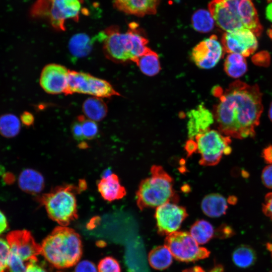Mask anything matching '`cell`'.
<instances>
[{"label": "cell", "mask_w": 272, "mask_h": 272, "mask_svg": "<svg viewBox=\"0 0 272 272\" xmlns=\"http://www.w3.org/2000/svg\"><path fill=\"white\" fill-rule=\"evenodd\" d=\"M212 92L219 100L213 114L219 131L238 139L254 137L263 111L258 85L236 80L225 90L218 86Z\"/></svg>", "instance_id": "obj_1"}, {"label": "cell", "mask_w": 272, "mask_h": 272, "mask_svg": "<svg viewBox=\"0 0 272 272\" xmlns=\"http://www.w3.org/2000/svg\"><path fill=\"white\" fill-rule=\"evenodd\" d=\"M209 11L225 32L247 29L259 36L262 31L252 0H211Z\"/></svg>", "instance_id": "obj_2"}, {"label": "cell", "mask_w": 272, "mask_h": 272, "mask_svg": "<svg viewBox=\"0 0 272 272\" xmlns=\"http://www.w3.org/2000/svg\"><path fill=\"white\" fill-rule=\"evenodd\" d=\"M41 254L57 268L72 267L78 262L82 255L80 236L74 229L57 226L42 242Z\"/></svg>", "instance_id": "obj_3"}, {"label": "cell", "mask_w": 272, "mask_h": 272, "mask_svg": "<svg viewBox=\"0 0 272 272\" xmlns=\"http://www.w3.org/2000/svg\"><path fill=\"white\" fill-rule=\"evenodd\" d=\"M103 33L104 53L107 57L115 62H132L149 48L148 39L134 23L130 24L125 33L120 32L116 26L108 27Z\"/></svg>", "instance_id": "obj_4"}, {"label": "cell", "mask_w": 272, "mask_h": 272, "mask_svg": "<svg viewBox=\"0 0 272 272\" xmlns=\"http://www.w3.org/2000/svg\"><path fill=\"white\" fill-rule=\"evenodd\" d=\"M83 182L78 186L73 184L58 186L38 197L50 219L61 226L66 227L78 218L76 195L86 188V183Z\"/></svg>", "instance_id": "obj_5"}, {"label": "cell", "mask_w": 272, "mask_h": 272, "mask_svg": "<svg viewBox=\"0 0 272 272\" xmlns=\"http://www.w3.org/2000/svg\"><path fill=\"white\" fill-rule=\"evenodd\" d=\"M173 186V178L162 166H152L151 176L141 181L136 192L138 208L143 210L157 208L167 202H178Z\"/></svg>", "instance_id": "obj_6"}, {"label": "cell", "mask_w": 272, "mask_h": 272, "mask_svg": "<svg viewBox=\"0 0 272 272\" xmlns=\"http://www.w3.org/2000/svg\"><path fill=\"white\" fill-rule=\"evenodd\" d=\"M10 247L9 272H24L27 264L38 260L37 256L41 254V246L27 230H15L7 236Z\"/></svg>", "instance_id": "obj_7"}, {"label": "cell", "mask_w": 272, "mask_h": 272, "mask_svg": "<svg viewBox=\"0 0 272 272\" xmlns=\"http://www.w3.org/2000/svg\"><path fill=\"white\" fill-rule=\"evenodd\" d=\"M81 11L79 0H36L30 14L35 18H46L55 29L63 31L65 21H78Z\"/></svg>", "instance_id": "obj_8"}, {"label": "cell", "mask_w": 272, "mask_h": 272, "mask_svg": "<svg viewBox=\"0 0 272 272\" xmlns=\"http://www.w3.org/2000/svg\"><path fill=\"white\" fill-rule=\"evenodd\" d=\"M197 151L200 154L199 164L203 166L218 164L222 156L231 153L230 137L223 135L216 130H211L199 134L195 137Z\"/></svg>", "instance_id": "obj_9"}, {"label": "cell", "mask_w": 272, "mask_h": 272, "mask_svg": "<svg viewBox=\"0 0 272 272\" xmlns=\"http://www.w3.org/2000/svg\"><path fill=\"white\" fill-rule=\"evenodd\" d=\"M165 245L171 251L176 259L191 262L208 257L210 253L206 248L198 246V244L190 233L176 231L166 237Z\"/></svg>", "instance_id": "obj_10"}, {"label": "cell", "mask_w": 272, "mask_h": 272, "mask_svg": "<svg viewBox=\"0 0 272 272\" xmlns=\"http://www.w3.org/2000/svg\"><path fill=\"white\" fill-rule=\"evenodd\" d=\"M256 36L251 30L242 29L225 32L222 38L224 51L228 53H237L249 56L257 49Z\"/></svg>", "instance_id": "obj_11"}, {"label": "cell", "mask_w": 272, "mask_h": 272, "mask_svg": "<svg viewBox=\"0 0 272 272\" xmlns=\"http://www.w3.org/2000/svg\"><path fill=\"white\" fill-rule=\"evenodd\" d=\"M222 44L217 36L211 35L196 45L191 53V58L197 66L202 69L214 67L223 53Z\"/></svg>", "instance_id": "obj_12"}, {"label": "cell", "mask_w": 272, "mask_h": 272, "mask_svg": "<svg viewBox=\"0 0 272 272\" xmlns=\"http://www.w3.org/2000/svg\"><path fill=\"white\" fill-rule=\"evenodd\" d=\"M155 216L159 233L168 235L180 228L188 214L184 207L169 202L156 208Z\"/></svg>", "instance_id": "obj_13"}, {"label": "cell", "mask_w": 272, "mask_h": 272, "mask_svg": "<svg viewBox=\"0 0 272 272\" xmlns=\"http://www.w3.org/2000/svg\"><path fill=\"white\" fill-rule=\"evenodd\" d=\"M74 91L98 98L120 95L107 81L84 72L79 73L75 78Z\"/></svg>", "instance_id": "obj_14"}, {"label": "cell", "mask_w": 272, "mask_h": 272, "mask_svg": "<svg viewBox=\"0 0 272 272\" xmlns=\"http://www.w3.org/2000/svg\"><path fill=\"white\" fill-rule=\"evenodd\" d=\"M69 71L67 68L60 64L46 65L40 75L41 87L49 94H64L67 86Z\"/></svg>", "instance_id": "obj_15"}, {"label": "cell", "mask_w": 272, "mask_h": 272, "mask_svg": "<svg viewBox=\"0 0 272 272\" xmlns=\"http://www.w3.org/2000/svg\"><path fill=\"white\" fill-rule=\"evenodd\" d=\"M188 135L189 139L210 129L211 125L214 122L213 114L203 104L199 105L195 108L187 113Z\"/></svg>", "instance_id": "obj_16"}, {"label": "cell", "mask_w": 272, "mask_h": 272, "mask_svg": "<svg viewBox=\"0 0 272 272\" xmlns=\"http://www.w3.org/2000/svg\"><path fill=\"white\" fill-rule=\"evenodd\" d=\"M159 3V0H113L118 10L137 16L155 14Z\"/></svg>", "instance_id": "obj_17"}, {"label": "cell", "mask_w": 272, "mask_h": 272, "mask_svg": "<svg viewBox=\"0 0 272 272\" xmlns=\"http://www.w3.org/2000/svg\"><path fill=\"white\" fill-rule=\"evenodd\" d=\"M97 188L102 197L108 201L121 199L126 194V190L121 185L118 177L114 173L102 177L97 183Z\"/></svg>", "instance_id": "obj_18"}, {"label": "cell", "mask_w": 272, "mask_h": 272, "mask_svg": "<svg viewBox=\"0 0 272 272\" xmlns=\"http://www.w3.org/2000/svg\"><path fill=\"white\" fill-rule=\"evenodd\" d=\"M18 185L23 191L31 194L40 193L45 186L44 178L38 171L30 168L23 170L18 178Z\"/></svg>", "instance_id": "obj_19"}, {"label": "cell", "mask_w": 272, "mask_h": 272, "mask_svg": "<svg viewBox=\"0 0 272 272\" xmlns=\"http://www.w3.org/2000/svg\"><path fill=\"white\" fill-rule=\"evenodd\" d=\"M201 208L208 216L216 218L225 214L228 205L223 195L219 193H211L203 197L201 202Z\"/></svg>", "instance_id": "obj_20"}, {"label": "cell", "mask_w": 272, "mask_h": 272, "mask_svg": "<svg viewBox=\"0 0 272 272\" xmlns=\"http://www.w3.org/2000/svg\"><path fill=\"white\" fill-rule=\"evenodd\" d=\"M96 40H98L97 35L91 38L85 33L76 34L69 41V51L76 58L85 57L90 53Z\"/></svg>", "instance_id": "obj_21"}, {"label": "cell", "mask_w": 272, "mask_h": 272, "mask_svg": "<svg viewBox=\"0 0 272 272\" xmlns=\"http://www.w3.org/2000/svg\"><path fill=\"white\" fill-rule=\"evenodd\" d=\"M140 71L148 76H153L159 73L161 65L158 54L149 47L142 55L135 58L133 61Z\"/></svg>", "instance_id": "obj_22"}, {"label": "cell", "mask_w": 272, "mask_h": 272, "mask_svg": "<svg viewBox=\"0 0 272 272\" xmlns=\"http://www.w3.org/2000/svg\"><path fill=\"white\" fill-rule=\"evenodd\" d=\"M83 111L85 115L95 121H100L106 115L107 107L100 98L92 97L87 99L83 104Z\"/></svg>", "instance_id": "obj_23"}, {"label": "cell", "mask_w": 272, "mask_h": 272, "mask_svg": "<svg viewBox=\"0 0 272 272\" xmlns=\"http://www.w3.org/2000/svg\"><path fill=\"white\" fill-rule=\"evenodd\" d=\"M173 255L169 248L164 246L154 248L148 255L150 265L154 268L162 270L168 267L172 262Z\"/></svg>", "instance_id": "obj_24"}, {"label": "cell", "mask_w": 272, "mask_h": 272, "mask_svg": "<svg viewBox=\"0 0 272 272\" xmlns=\"http://www.w3.org/2000/svg\"><path fill=\"white\" fill-rule=\"evenodd\" d=\"M224 69L226 74L232 78L241 77L247 70L244 56L237 53H229L225 60Z\"/></svg>", "instance_id": "obj_25"}, {"label": "cell", "mask_w": 272, "mask_h": 272, "mask_svg": "<svg viewBox=\"0 0 272 272\" xmlns=\"http://www.w3.org/2000/svg\"><path fill=\"white\" fill-rule=\"evenodd\" d=\"M214 232L213 226L204 220L196 221L190 229V235L200 244L208 242L214 236Z\"/></svg>", "instance_id": "obj_26"}, {"label": "cell", "mask_w": 272, "mask_h": 272, "mask_svg": "<svg viewBox=\"0 0 272 272\" xmlns=\"http://www.w3.org/2000/svg\"><path fill=\"white\" fill-rule=\"evenodd\" d=\"M21 129V120L15 114L7 113L0 116V134L7 138L17 135Z\"/></svg>", "instance_id": "obj_27"}, {"label": "cell", "mask_w": 272, "mask_h": 272, "mask_svg": "<svg viewBox=\"0 0 272 272\" xmlns=\"http://www.w3.org/2000/svg\"><path fill=\"white\" fill-rule=\"evenodd\" d=\"M232 259L238 267L247 268L254 263L256 260V253L249 246L241 245L233 251Z\"/></svg>", "instance_id": "obj_28"}, {"label": "cell", "mask_w": 272, "mask_h": 272, "mask_svg": "<svg viewBox=\"0 0 272 272\" xmlns=\"http://www.w3.org/2000/svg\"><path fill=\"white\" fill-rule=\"evenodd\" d=\"M215 20L209 11L198 10L192 16L191 24L194 29L201 33L211 31L214 26Z\"/></svg>", "instance_id": "obj_29"}, {"label": "cell", "mask_w": 272, "mask_h": 272, "mask_svg": "<svg viewBox=\"0 0 272 272\" xmlns=\"http://www.w3.org/2000/svg\"><path fill=\"white\" fill-rule=\"evenodd\" d=\"M77 119L81 122L85 139L92 140L97 135L99 131L98 127L95 121L87 119L83 115L79 116Z\"/></svg>", "instance_id": "obj_30"}, {"label": "cell", "mask_w": 272, "mask_h": 272, "mask_svg": "<svg viewBox=\"0 0 272 272\" xmlns=\"http://www.w3.org/2000/svg\"><path fill=\"white\" fill-rule=\"evenodd\" d=\"M98 272H121V268L118 261L112 256H106L99 261Z\"/></svg>", "instance_id": "obj_31"}, {"label": "cell", "mask_w": 272, "mask_h": 272, "mask_svg": "<svg viewBox=\"0 0 272 272\" xmlns=\"http://www.w3.org/2000/svg\"><path fill=\"white\" fill-rule=\"evenodd\" d=\"M10 247L7 240L0 238V272H9Z\"/></svg>", "instance_id": "obj_32"}, {"label": "cell", "mask_w": 272, "mask_h": 272, "mask_svg": "<svg viewBox=\"0 0 272 272\" xmlns=\"http://www.w3.org/2000/svg\"><path fill=\"white\" fill-rule=\"evenodd\" d=\"M74 272H98V270L92 262L84 260L77 263Z\"/></svg>", "instance_id": "obj_33"}, {"label": "cell", "mask_w": 272, "mask_h": 272, "mask_svg": "<svg viewBox=\"0 0 272 272\" xmlns=\"http://www.w3.org/2000/svg\"><path fill=\"white\" fill-rule=\"evenodd\" d=\"M261 178L263 185L266 187L272 189V164L263 168Z\"/></svg>", "instance_id": "obj_34"}, {"label": "cell", "mask_w": 272, "mask_h": 272, "mask_svg": "<svg viewBox=\"0 0 272 272\" xmlns=\"http://www.w3.org/2000/svg\"><path fill=\"white\" fill-rule=\"evenodd\" d=\"M71 131L74 139L78 141H82L85 140L82 124L80 121L77 119L71 126Z\"/></svg>", "instance_id": "obj_35"}, {"label": "cell", "mask_w": 272, "mask_h": 272, "mask_svg": "<svg viewBox=\"0 0 272 272\" xmlns=\"http://www.w3.org/2000/svg\"><path fill=\"white\" fill-rule=\"evenodd\" d=\"M262 210L264 214L272 220V192H269L265 196Z\"/></svg>", "instance_id": "obj_36"}, {"label": "cell", "mask_w": 272, "mask_h": 272, "mask_svg": "<svg viewBox=\"0 0 272 272\" xmlns=\"http://www.w3.org/2000/svg\"><path fill=\"white\" fill-rule=\"evenodd\" d=\"M38 260L29 263L24 272H47L46 269L37 263Z\"/></svg>", "instance_id": "obj_37"}, {"label": "cell", "mask_w": 272, "mask_h": 272, "mask_svg": "<svg viewBox=\"0 0 272 272\" xmlns=\"http://www.w3.org/2000/svg\"><path fill=\"white\" fill-rule=\"evenodd\" d=\"M20 120L27 126H30L34 122V117L32 113L28 111L24 112L21 115Z\"/></svg>", "instance_id": "obj_38"}, {"label": "cell", "mask_w": 272, "mask_h": 272, "mask_svg": "<svg viewBox=\"0 0 272 272\" xmlns=\"http://www.w3.org/2000/svg\"><path fill=\"white\" fill-rule=\"evenodd\" d=\"M261 156L266 163L272 164V145H269L264 148L261 153Z\"/></svg>", "instance_id": "obj_39"}, {"label": "cell", "mask_w": 272, "mask_h": 272, "mask_svg": "<svg viewBox=\"0 0 272 272\" xmlns=\"http://www.w3.org/2000/svg\"><path fill=\"white\" fill-rule=\"evenodd\" d=\"M183 272H205V271L199 266H194L184 270ZM209 272H224V268L221 265L216 266Z\"/></svg>", "instance_id": "obj_40"}, {"label": "cell", "mask_w": 272, "mask_h": 272, "mask_svg": "<svg viewBox=\"0 0 272 272\" xmlns=\"http://www.w3.org/2000/svg\"><path fill=\"white\" fill-rule=\"evenodd\" d=\"M185 149L188 156H190L197 150L196 143L192 139H189L186 143Z\"/></svg>", "instance_id": "obj_41"}, {"label": "cell", "mask_w": 272, "mask_h": 272, "mask_svg": "<svg viewBox=\"0 0 272 272\" xmlns=\"http://www.w3.org/2000/svg\"><path fill=\"white\" fill-rule=\"evenodd\" d=\"M8 228L7 220L5 215L0 211V235Z\"/></svg>", "instance_id": "obj_42"}, {"label": "cell", "mask_w": 272, "mask_h": 272, "mask_svg": "<svg viewBox=\"0 0 272 272\" xmlns=\"http://www.w3.org/2000/svg\"><path fill=\"white\" fill-rule=\"evenodd\" d=\"M3 180L6 183L8 184H12L14 182L15 180V176L13 174L10 172H7L3 175Z\"/></svg>", "instance_id": "obj_43"}, {"label": "cell", "mask_w": 272, "mask_h": 272, "mask_svg": "<svg viewBox=\"0 0 272 272\" xmlns=\"http://www.w3.org/2000/svg\"><path fill=\"white\" fill-rule=\"evenodd\" d=\"M266 15L267 18L272 22V3L266 8Z\"/></svg>", "instance_id": "obj_44"}, {"label": "cell", "mask_w": 272, "mask_h": 272, "mask_svg": "<svg viewBox=\"0 0 272 272\" xmlns=\"http://www.w3.org/2000/svg\"><path fill=\"white\" fill-rule=\"evenodd\" d=\"M268 115L269 119L272 121V102L269 106Z\"/></svg>", "instance_id": "obj_45"}, {"label": "cell", "mask_w": 272, "mask_h": 272, "mask_svg": "<svg viewBox=\"0 0 272 272\" xmlns=\"http://www.w3.org/2000/svg\"><path fill=\"white\" fill-rule=\"evenodd\" d=\"M266 247L268 249V250L270 252L271 254V256H272V243H268L266 244Z\"/></svg>", "instance_id": "obj_46"}, {"label": "cell", "mask_w": 272, "mask_h": 272, "mask_svg": "<svg viewBox=\"0 0 272 272\" xmlns=\"http://www.w3.org/2000/svg\"><path fill=\"white\" fill-rule=\"evenodd\" d=\"M269 36L272 38V30H269L268 31Z\"/></svg>", "instance_id": "obj_47"}, {"label": "cell", "mask_w": 272, "mask_h": 272, "mask_svg": "<svg viewBox=\"0 0 272 272\" xmlns=\"http://www.w3.org/2000/svg\"><path fill=\"white\" fill-rule=\"evenodd\" d=\"M267 1H268V2H272V0H267Z\"/></svg>", "instance_id": "obj_48"}]
</instances>
